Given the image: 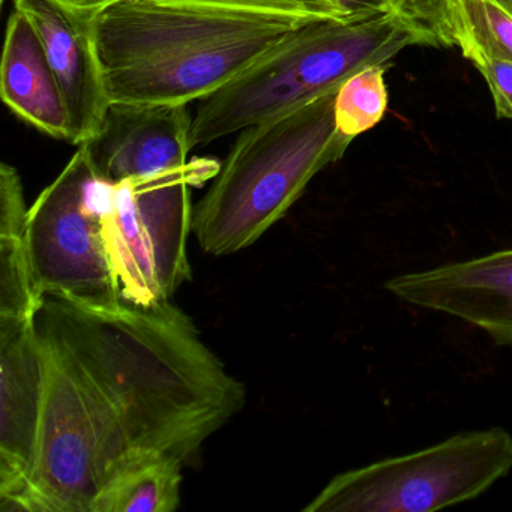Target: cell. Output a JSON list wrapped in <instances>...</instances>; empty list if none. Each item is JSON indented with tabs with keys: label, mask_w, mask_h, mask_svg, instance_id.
<instances>
[{
	"label": "cell",
	"mask_w": 512,
	"mask_h": 512,
	"mask_svg": "<svg viewBox=\"0 0 512 512\" xmlns=\"http://www.w3.org/2000/svg\"><path fill=\"white\" fill-rule=\"evenodd\" d=\"M37 329L112 466L134 451L191 466L203 443L244 409V383L172 302L92 310L46 296Z\"/></svg>",
	"instance_id": "obj_1"
},
{
	"label": "cell",
	"mask_w": 512,
	"mask_h": 512,
	"mask_svg": "<svg viewBox=\"0 0 512 512\" xmlns=\"http://www.w3.org/2000/svg\"><path fill=\"white\" fill-rule=\"evenodd\" d=\"M311 22L173 0H121L92 19L110 103L190 106Z\"/></svg>",
	"instance_id": "obj_2"
},
{
	"label": "cell",
	"mask_w": 512,
	"mask_h": 512,
	"mask_svg": "<svg viewBox=\"0 0 512 512\" xmlns=\"http://www.w3.org/2000/svg\"><path fill=\"white\" fill-rule=\"evenodd\" d=\"M433 47L427 34L397 14L307 23L260 56L226 86L199 101L194 148L292 112L337 92L370 67H391L403 50Z\"/></svg>",
	"instance_id": "obj_3"
},
{
	"label": "cell",
	"mask_w": 512,
	"mask_h": 512,
	"mask_svg": "<svg viewBox=\"0 0 512 512\" xmlns=\"http://www.w3.org/2000/svg\"><path fill=\"white\" fill-rule=\"evenodd\" d=\"M337 92L239 131L193 208V233L203 251L229 256L250 247L289 212L317 173L343 158L353 139L335 124Z\"/></svg>",
	"instance_id": "obj_4"
},
{
	"label": "cell",
	"mask_w": 512,
	"mask_h": 512,
	"mask_svg": "<svg viewBox=\"0 0 512 512\" xmlns=\"http://www.w3.org/2000/svg\"><path fill=\"white\" fill-rule=\"evenodd\" d=\"M220 164L193 158L184 166L113 185L104 233L125 304L152 307L172 302L191 280V190L211 182Z\"/></svg>",
	"instance_id": "obj_5"
},
{
	"label": "cell",
	"mask_w": 512,
	"mask_h": 512,
	"mask_svg": "<svg viewBox=\"0 0 512 512\" xmlns=\"http://www.w3.org/2000/svg\"><path fill=\"white\" fill-rule=\"evenodd\" d=\"M512 470V434L464 431L334 476L305 512H431L469 502Z\"/></svg>",
	"instance_id": "obj_6"
},
{
	"label": "cell",
	"mask_w": 512,
	"mask_h": 512,
	"mask_svg": "<svg viewBox=\"0 0 512 512\" xmlns=\"http://www.w3.org/2000/svg\"><path fill=\"white\" fill-rule=\"evenodd\" d=\"M112 193L113 184L98 175L79 146L32 203L29 256L41 298L53 296L92 310L124 304L104 233Z\"/></svg>",
	"instance_id": "obj_7"
},
{
	"label": "cell",
	"mask_w": 512,
	"mask_h": 512,
	"mask_svg": "<svg viewBox=\"0 0 512 512\" xmlns=\"http://www.w3.org/2000/svg\"><path fill=\"white\" fill-rule=\"evenodd\" d=\"M44 398L37 319H0V511L29 512Z\"/></svg>",
	"instance_id": "obj_8"
},
{
	"label": "cell",
	"mask_w": 512,
	"mask_h": 512,
	"mask_svg": "<svg viewBox=\"0 0 512 512\" xmlns=\"http://www.w3.org/2000/svg\"><path fill=\"white\" fill-rule=\"evenodd\" d=\"M406 304L457 317L512 349V248L386 281Z\"/></svg>",
	"instance_id": "obj_9"
},
{
	"label": "cell",
	"mask_w": 512,
	"mask_h": 512,
	"mask_svg": "<svg viewBox=\"0 0 512 512\" xmlns=\"http://www.w3.org/2000/svg\"><path fill=\"white\" fill-rule=\"evenodd\" d=\"M43 41L64 94L74 146L85 145L100 131L110 98L95 46L92 19L61 0H13Z\"/></svg>",
	"instance_id": "obj_10"
},
{
	"label": "cell",
	"mask_w": 512,
	"mask_h": 512,
	"mask_svg": "<svg viewBox=\"0 0 512 512\" xmlns=\"http://www.w3.org/2000/svg\"><path fill=\"white\" fill-rule=\"evenodd\" d=\"M191 130L188 106L112 103L100 131L82 146L98 175L116 185L184 166L194 149Z\"/></svg>",
	"instance_id": "obj_11"
},
{
	"label": "cell",
	"mask_w": 512,
	"mask_h": 512,
	"mask_svg": "<svg viewBox=\"0 0 512 512\" xmlns=\"http://www.w3.org/2000/svg\"><path fill=\"white\" fill-rule=\"evenodd\" d=\"M0 95L20 119L41 133L70 143L64 94L31 20L14 8L0 62Z\"/></svg>",
	"instance_id": "obj_12"
},
{
	"label": "cell",
	"mask_w": 512,
	"mask_h": 512,
	"mask_svg": "<svg viewBox=\"0 0 512 512\" xmlns=\"http://www.w3.org/2000/svg\"><path fill=\"white\" fill-rule=\"evenodd\" d=\"M29 208L16 167L0 166V319H37L44 299L35 286L28 244Z\"/></svg>",
	"instance_id": "obj_13"
},
{
	"label": "cell",
	"mask_w": 512,
	"mask_h": 512,
	"mask_svg": "<svg viewBox=\"0 0 512 512\" xmlns=\"http://www.w3.org/2000/svg\"><path fill=\"white\" fill-rule=\"evenodd\" d=\"M184 464L158 451H134L116 467L91 512H173L181 505Z\"/></svg>",
	"instance_id": "obj_14"
},
{
	"label": "cell",
	"mask_w": 512,
	"mask_h": 512,
	"mask_svg": "<svg viewBox=\"0 0 512 512\" xmlns=\"http://www.w3.org/2000/svg\"><path fill=\"white\" fill-rule=\"evenodd\" d=\"M455 46L512 62V16L496 0H455Z\"/></svg>",
	"instance_id": "obj_15"
},
{
	"label": "cell",
	"mask_w": 512,
	"mask_h": 512,
	"mask_svg": "<svg viewBox=\"0 0 512 512\" xmlns=\"http://www.w3.org/2000/svg\"><path fill=\"white\" fill-rule=\"evenodd\" d=\"M383 67H370L347 79L335 95V124L355 140L376 127L388 109V88Z\"/></svg>",
	"instance_id": "obj_16"
},
{
	"label": "cell",
	"mask_w": 512,
	"mask_h": 512,
	"mask_svg": "<svg viewBox=\"0 0 512 512\" xmlns=\"http://www.w3.org/2000/svg\"><path fill=\"white\" fill-rule=\"evenodd\" d=\"M182 4L259 14V16L289 17L302 22L346 20L334 0H173Z\"/></svg>",
	"instance_id": "obj_17"
},
{
	"label": "cell",
	"mask_w": 512,
	"mask_h": 512,
	"mask_svg": "<svg viewBox=\"0 0 512 512\" xmlns=\"http://www.w3.org/2000/svg\"><path fill=\"white\" fill-rule=\"evenodd\" d=\"M392 14L403 17L433 41V47L455 46V0H388Z\"/></svg>",
	"instance_id": "obj_18"
},
{
	"label": "cell",
	"mask_w": 512,
	"mask_h": 512,
	"mask_svg": "<svg viewBox=\"0 0 512 512\" xmlns=\"http://www.w3.org/2000/svg\"><path fill=\"white\" fill-rule=\"evenodd\" d=\"M490 89L494 112L499 119L512 121V62L499 61L479 52L464 53Z\"/></svg>",
	"instance_id": "obj_19"
},
{
	"label": "cell",
	"mask_w": 512,
	"mask_h": 512,
	"mask_svg": "<svg viewBox=\"0 0 512 512\" xmlns=\"http://www.w3.org/2000/svg\"><path fill=\"white\" fill-rule=\"evenodd\" d=\"M346 20H361L391 13L388 0H334Z\"/></svg>",
	"instance_id": "obj_20"
},
{
	"label": "cell",
	"mask_w": 512,
	"mask_h": 512,
	"mask_svg": "<svg viewBox=\"0 0 512 512\" xmlns=\"http://www.w3.org/2000/svg\"><path fill=\"white\" fill-rule=\"evenodd\" d=\"M61 2L74 10L82 11V13L97 14L103 8L121 2V0H61Z\"/></svg>",
	"instance_id": "obj_21"
},
{
	"label": "cell",
	"mask_w": 512,
	"mask_h": 512,
	"mask_svg": "<svg viewBox=\"0 0 512 512\" xmlns=\"http://www.w3.org/2000/svg\"><path fill=\"white\" fill-rule=\"evenodd\" d=\"M496 2L512 16V0H496Z\"/></svg>",
	"instance_id": "obj_22"
}]
</instances>
